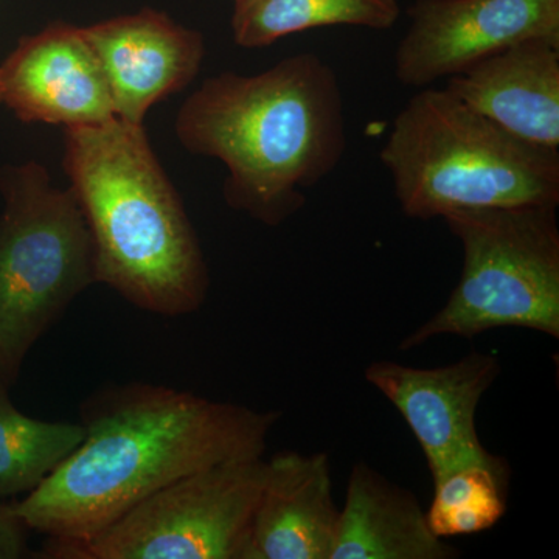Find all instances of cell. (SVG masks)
<instances>
[{
    "instance_id": "obj_1",
    "label": "cell",
    "mask_w": 559,
    "mask_h": 559,
    "mask_svg": "<svg viewBox=\"0 0 559 559\" xmlns=\"http://www.w3.org/2000/svg\"><path fill=\"white\" fill-rule=\"evenodd\" d=\"M280 418L165 385L105 390L84 404L80 447L14 510L50 543H84L173 481L263 457Z\"/></svg>"
},
{
    "instance_id": "obj_2",
    "label": "cell",
    "mask_w": 559,
    "mask_h": 559,
    "mask_svg": "<svg viewBox=\"0 0 559 559\" xmlns=\"http://www.w3.org/2000/svg\"><path fill=\"white\" fill-rule=\"evenodd\" d=\"M176 138L226 167V204L277 227L296 215L347 150L336 72L301 51L257 75L210 76L178 110Z\"/></svg>"
},
{
    "instance_id": "obj_3",
    "label": "cell",
    "mask_w": 559,
    "mask_h": 559,
    "mask_svg": "<svg viewBox=\"0 0 559 559\" xmlns=\"http://www.w3.org/2000/svg\"><path fill=\"white\" fill-rule=\"evenodd\" d=\"M62 167L90 229L95 282L154 314L200 310L207 263L145 127L114 119L69 128Z\"/></svg>"
},
{
    "instance_id": "obj_4",
    "label": "cell",
    "mask_w": 559,
    "mask_h": 559,
    "mask_svg": "<svg viewBox=\"0 0 559 559\" xmlns=\"http://www.w3.org/2000/svg\"><path fill=\"white\" fill-rule=\"evenodd\" d=\"M380 159L404 215L559 204V153L510 134L447 90L404 106Z\"/></svg>"
},
{
    "instance_id": "obj_5",
    "label": "cell",
    "mask_w": 559,
    "mask_h": 559,
    "mask_svg": "<svg viewBox=\"0 0 559 559\" xmlns=\"http://www.w3.org/2000/svg\"><path fill=\"white\" fill-rule=\"evenodd\" d=\"M0 381L13 385L28 352L95 283L94 246L72 189L38 162L0 167Z\"/></svg>"
},
{
    "instance_id": "obj_6",
    "label": "cell",
    "mask_w": 559,
    "mask_h": 559,
    "mask_svg": "<svg viewBox=\"0 0 559 559\" xmlns=\"http://www.w3.org/2000/svg\"><path fill=\"white\" fill-rule=\"evenodd\" d=\"M558 205L460 210L444 216L463 249V270L447 305L401 341L417 348L437 336L473 337L496 329L559 337Z\"/></svg>"
},
{
    "instance_id": "obj_7",
    "label": "cell",
    "mask_w": 559,
    "mask_h": 559,
    "mask_svg": "<svg viewBox=\"0 0 559 559\" xmlns=\"http://www.w3.org/2000/svg\"><path fill=\"white\" fill-rule=\"evenodd\" d=\"M263 457L197 471L159 489L94 538L47 544L64 559H245L266 480Z\"/></svg>"
},
{
    "instance_id": "obj_8",
    "label": "cell",
    "mask_w": 559,
    "mask_h": 559,
    "mask_svg": "<svg viewBox=\"0 0 559 559\" xmlns=\"http://www.w3.org/2000/svg\"><path fill=\"white\" fill-rule=\"evenodd\" d=\"M395 55L401 84L425 87L533 38L559 39V0H415Z\"/></svg>"
},
{
    "instance_id": "obj_9",
    "label": "cell",
    "mask_w": 559,
    "mask_h": 559,
    "mask_svg": "<svg viewBox=\"0 0 559 559\" xmlns=\"http://www.w3.org/2000/svg\"><path fill=\"white\" fill-rule=\"evenodd\" d=\"M500 371L495 355L473 352L432 369L380 360L367 367L366 381L400 412L437 481L463 466L488 465L500 459L485 450L476 426L480 401Z\"/></svg>"
},
{
    "instance_id": "obj_10",
    "label": "cell",
    "mask_w": 559,
    "mask_h": 559,
    "mask_svg": "<svg viewBox=\"0 0 559 559\" xmlns=\"http://www.w3.org/2000/svg\"><path fill=\"white\" fill-rule=\"evenodd\" d=\"M2 105L25 123L97 127L117 119L97 55L81 27L53 22L0 64Z\"/></svg>"
},
{
    "instance_id": "obj_11",
    "label": "cell",
    "mask_w": 559,
    "mask_h": 559,
    "mask_svg": "<svg viewBox=\"0 0 559 559\" xmlns=\"http://www.w3.org/2000/svg\"><path fill=\"white\" fill-rule=\"evenodd\" d=\"M81 31L100 62L117 119L131 124H143L157 103L190 86L207 51L202 33L153 9Z\"/></svg>"
},
{
    "instance_id": "obj_12",
    "label": "cell",
    "mask_w": 559,
    "mask_h": 559,
    "mask_svg": "<svg viewBox=\"0 0 559 559\" xmlns=\"http://www.w3.org/2000/svg\"><path fill=\"white\" fill-rule=\"evenodd\" d=\"M444 90L510 134L558 151V38L511 46L450 76Z\"/></svg>"
},
{
    "instance_id": "obj_13",
    "label": "cell",
    "mask_w": 559,
    "mask_h": 559,
    "mask_svg": "<svg viewBox=\"0 0 559 559\" xmlns=\"http://www.w3.org/2000/svg\"><path fill=\"white\" fill-rule=\"evenodd\" d=\"M340 516L325 452L274 455L267 462L245 559H331Z\"/></svg>"
},
{
    "instance_id": "obj_14",
    "label": "cell",
    "mask_w": 559,
    "mask_h": 559,
    "mask_svg": "<svg viewBox=\"0 0 559 559\" xmlns=\"http://www.w3.org/2000/svg\"><path fill=\"white\" fill-rule=\"evenodd\" d=\"M460 554L432 532L411 489L367 463L353 466L331 559H454Z\"/></svg>"
},
{
    "instance_id": "obj_15",
    "label": "cell",
    "mask_w": 559,
    "mask_h": 559,
    "mask_svg": "<svg viewBox=\"0 0 559 559\" xmlns=\"http://www.w3.org/2000/svg\"><path fill=\"white\" fill-rule=\"evenodd\" d=\"M234 5L231 35L245 49L337 25L389 31L401 16L399 0H240Z\"/></svg>"
},
{
    "instance_id": "obj_16",
    "label": "cell",
    "mask_w": 559,
    "mask_h": 559,
    "mask_svg": "<svg viewBox=\"0 0 559 559\" xmlns=\"http://www.w3.org/2000/svg\"><path fill=\"white\" fill-rule=\"evenodd\" d=\"M0 381V499L31 492L80 447L83 425L22 414Z\"/></svg>"
},
{
    "instance_id": "obj_17",
    "label": "cell",
    "mask_w": 559,
    "mask_h": 559,
    "mask_svg": "<svg viewBox=\"0 0 559 559\" xmlns=\"http://www.w3.org/2000/svg\"><path fill=\"white\" fill-rule=\"evenodd\" d=\"M509 465L500 457L488 465L463 466L433 481L429 527L439 538L487 532L507 513Z\"/></svg>"
},
{
    "instance_id": "obj_18",
    "label": "cell",
    "mask_w": 559,
    "mask_h": 559,
    "mask_svg": "<svg viewBox=\"0 0 559 559\" xmlns=\"http://www.w3.org/2000/svg\"><path fill=\"white\" fill-rule=\"evenodd\" d=\"M27 530L13 503L0 499V559L27 557Z\"/></svg>"
},
{
    "instance_id": "obj_19",
    "label": "cell",
    "mask_w": 559,
    "mask_h": 559,
    "mask_svg": "<svg viewBox=\"0 0 559 559\" xmlns=\"http://www.w3.org/2000/svg\"><path fill=\"white\" fill-rule=\"evenodd\" d=\"M0 105H2V90H0Z\"/></svg>"
},
{
    "instance_id": "obj_20",
    "label": "cell",
    "mask_w": 559,
    "mask_h": 559,
    "mask_svg": "<svg viewBox=\"0 0 559 559\" xmlns=\"http://www.w3.org/2000/svg\"><path fill=\"white\" fill-rule=\"evenodd\" d=\"M231 2L237 3L240 2V0H231Z\"/></svg>"
}]
</instances>
